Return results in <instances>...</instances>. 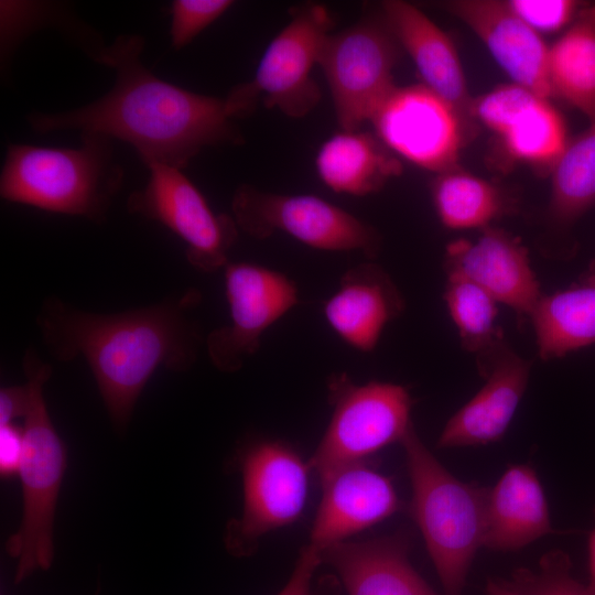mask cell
<instances>
[{
	"label": "cell",
	"instance_id": "obj_1",
	"mask_svg": "<svg viewBox=\"0 0 595 595\" xmlns=\"http://www.w3.org/2000/svg\"><path fill=\"white\" fill-rule=\"evenodd\" d=\"M144 40L119 35L101 45L94 60L115 71L108 93L79 108L31 112L30 127L98 132L131 144L145 165L161 163L183 170L206 147L240 145L244 136L225 98L197 94L152 74L141 62Z\"/></svg>",
	"mask_w": 595,
	"mask_h": 595
},
{
	"label": "cell",
	"instance_id": "obj_2",
	"mask_svg": "<svg viewBox=\"0 0 595 595\" xmlns=\"http://www.w3.org/2000/svg\"><path fill=\"white\" fill-rule=\"evenodd\" d=\"M201 295H182L120 313L79 310L56 296L46 298L36 325L53 358L83 356L96 380L115 430L125 432L134 405L159 367L188 370L203 344L191 310Z\"/></svg>",
	"mask_w": 595,
	"mask_h": 595
},
{
	"label": "cell",
	"instance_id": "obj_3",
	"mask_svg": "<svg viewBox=\"0 0 595 595\" xmlns=\"http://www.w3.org/2000/svg\"><path fill=\"white\" fill-rule=\"evenodd\" d=\"M77 148L9 144L0 174L4 201L104 223L123 170L112 139L83 131Z\"/></svg>",
	"mask_w": 595,
	"mask_h": 595
},
{
	"label": "cell",
	"instance_id": "obj_4",
	"mask_svg": "<svg viewBox=\"0 0 595 595\" xmlns=\"http://www.w3.org/2000/svg\"><path fill=\"white\" fill-rule=\"evenodd\" d=\"M412 488L411 515L443 585L462 595L486 530L488 489L453 476L412 426L401 441Z\"/></svg>",
	"mask_w": 595,
	"mask_h": 595
},
{
	"label": "cell",
	"instance_id": "obj_5",
	"mask_svg": "<svg viewBox=\"0 0 595 595\" xmlns=\"http://www.w3.org/2000/svg\"><path fill=\"white\" fill-rule=\"evenodd\" d=\"M23 370L31 399L23 418V453L18 473L22 516L19 528L6 543L7 553L17 560V584L52 566L54 519L67 468V450L53 425L43 394L52 367L41 360L34 349H28Z\"/></svg>",
	"mask_w": 595,
	"mask_h": 595
},
{
	"label": "cell",
	"instance_id": "obj_6",
	"mask_svg": "<svg viewBox=\"0 0 595 595\" xmlns=\"http://www.w3.org/2000/svg\"><path fill=\"white\" fill-rule=\"evenodd\" d=\"M333 19L324 4L293 8L289 23L272 39L250 82L236 85L225 97L234 119L250 116L260 101L285 116L300 119L321 100L312 77L320 53L332 32Z\"/></svg>",
	"mask_w": 595,
	"mask_h": 595
},
{
	"label": "cell",
	"instance_id": "obj_7",
	"mask_svg": "<svg viewBox=\"0 0 595 595\" xmlns=\"http://www.w3.org/2000/svg\"><path fill=\"white\" fill-rule=\"evenodd\" d=\"M334 410L309 464L321 480L347 465L365 462L381 448L400 442L413 426L412 399L396 383H354L339 375L328 385Z\"/></svg>",
	"mask_w": 595,
	"mask_h": 595
},
{
	"label": "cell",
	"instance_id": "obj_8",
	"mask_svg": "<svg viewBox=\"0 0 595 595\" xmlns=\"http://www.w3.org/2000/svg\"><path fill=\"white\" fill-rule=\"evenodd\" d=\"M232 218L247 235L283 232L318 250L358 251L375 259L381 237L369 224L316 195H284L242 184L231 199Z\"/></svg>",
	"mask_w": 595,
	"mask_h": 595
},
{
	"label": "cell",
	"instance_id": "obj_9",
	"mask_svg": "<svg viewBox=\"0 0 595 595\" xmlns=\"http://www.w3.org/2000/svg\"><path fill=\"white\" fill-rule=\"evenodd\" d=\"M399 47L381 14L361 18L327 35L317 65L325 75L342 130H358L393 89Z\"/></svg>",
	"mask_w": 595,
	"mask_h": 595
},
{
	"label": "cell",
	"instance_id": "obj_10",
	"mask_svg": "<svg viewBox=\"0 0 595 595\" xmlns=\"http://www.w3.org/2000/svg\"><path fill=\"white\" fill-rule=\"evenodd\" d=\"M244 504L228 522L225 547L235 556L251 555L268 532L298 520L307 498L310 464L279 441H258L238 455Z\"/></svg>",
	"mask_w": 595,
	"mask_h": 595
},
{
	"label": "cell",
	"instance_id": "obj_11",
	"mask_svg": "<svg viewBox=\"0 0 595 595\" xmlns=\"http://www.w3.org/2000/svg\"><path fill=\"white\" fill-rule=\"evenodd\" d=\"M147 166L149 180L129 196L128 212L159 221L180 237L186 246L187 261L195 269H224L238 237L232 216L216 214L181 169L161 163Z\"/></svg>",
	"mask_w": 595,
	"mask_h": 595
},
{
	"label": "cell",
	"instance_id": "obj_12",
	"mask_svg": "<svg viewBox=\"0 0 595 595\" xmlns=\"http://www.w3.org/2000/svg\"><path fill=\"white\" fill-rule=\"evenodd\" d=\"M369 121L394 155L436 174L457 166L468 130L457 111L422 84L396 85Z\"/></svg>",
	"mask_w": 595,
	"mask_h": 595
},
{
	"label": "cell",
	"instance_id": "obj_13",
	"mask_svg": "<svg viewBox=\"0 0 595 595\" xmlns=\"http://www.w3.org/2000/svg\"><path fill=\"white\" fill-rule=\"evenodd\" d=\"M224 277L230 322L210 332L205 342L215 368L235 372L259 349L266 331L300 300L289 277L263 266L229 262Z\"/></svg>",
	"mask_w": 595,
	"mask_h": 595
},
{
	"label": "cell",
	"instance_id": "obj_14",
	"mask_svg": "<svg viewBox=\"0 0 595 595\" xmlns=\"http://www.w3.org/2000/svg\"><path fill=\"white\" fill-rule=\"evenodd\" d=\"M445 268L478 284L520 318H530L542 298L528 250L517 237L497 227L482 229L474 241L448 244Z\"/></svg>",
	"mask_w": 595,
	"mask_h": 595
},
{
	"label": "cell",
	"instance_id": "obj_15",
	"mask_svg": "<svg viewBox=\"0 0 595 595\" xmlns=\"http://www.w3.org/2000/svg\"><path fill=\"white\" fill-rule=\"evenodd\" d=\"M485 44L511 78L538 96L550 99L549 50L541 34L498 0H453L442 4Z\"/></svg>",
	"mask_w": 595,
	"mask_h": 595
},
{
	"label": "cell",
	"instance_id": "obj_16",
	"mask_svg": "<svg viewBox=\"0 0 595 595\" xmlns=\"http://www.w3.org/2000/svg\"><path fill=\"white\" fill-rule=\"evenodd\" d=\"M321 482L323 494L309 543L318 552L347 541L401 507L391 480L366 462L342 467Z\"/></svg>",
	"mask_w": 595,
	"mask_h": 595
},
{
	"label": "cell",
	"instance_id": "obj_17",
	"mask_svg": "<svg viewBox=\"0 0 595 595\" xmlns=\"http://www.w3.org/2000/svg\"><path fill=\"white\" fill-rule=\"evenodd\" d=\"M381 17L399 45L411 57L421 84L450 104L468 126L473 119V99L450 35L418 7L405 1H383Z\"/></svg>",
	"mask_w": 595,
	"mask_h": 595
},
{
	"label": "cell",
	"instance_id": "obj_18",
	"mask_svg": "<svg viewBox=\"0 0 595 595\" xmlns=\"http://www.w3.org/2000/svg\"><path fill=\"white\" fill-rule=\"evenodd\" d=\"M530 368V363L508 345L502 347L482 372L485 385L446 422L437 446L452 448L499 441L527 389Z\"/></svg>",
	"mask_w": 595,
	"mask_h": 595
},
{
	"label": "cell",
	"instance_id": "obj_19",
	"mask_svg": "<svg viewBox=\"0 0 595 595\" xmlns=\"http://www.w3.org/2000/svg\"><path fill=\"white\" fill-rule=\"evenodd\" d=\"M403 309V298L390 275L379 264L367 261L342 275L336 291L325 301L323 313L343 342L369 353Z\"/></svg>",
	"mask_w": 595,
	"mask_h": 595
},
{
	"label": "cell",
	"instance_id": "obj_20",
	"mask_svg": "<svg viewBox=\"0 0 595 595\" xmlns=\"http://www.w3.org/2000/svg\"><path fill=\"white\" fill-rule=\"evenodd\" d=\"M409 538L399 532L364 541H343L320 552L348 595H441L409 561Z\"/></svg>",
	"mask_w": 595,
	"mask_h": 595
},
{
	"label": "cell",
	"instance_id": "obj_21",
	"mask_svg": "<svg viewBox=\"0 0 595 595\" xmlns=\"http://www.w3.org/2000/svg\"><path fill=\"white\" fill-rule=\"evenodd\" d=\"M548 500L528 464L508 467L488 490L483 547L515 551L553 533Z\"/></svg>",
	"mask_w": 595,
	"mask_h": 595
},
{
	"label": "cell",
	"instance_id": "obj_22",
	"mask_svg": "<svg viewBox=\"0 0 595 595\" xmlns=\"http://www.w3.org/2000/svg\"><path fill=\"white\" fill-rule=\"evenodd\" d=\"M315 170L333 192L365 196L400 175L402 165L376 134L342 130L320 147Z\"/></svg>",
	"mask_w": 595,
	"mask_h": 595
},
{
	"label": "cell",
	"instance_id": "obj_23",
	"mask_svg": "<svg viewBox=\"0 0 595 595\" xmlns=\"http://www.w3.org/2000/svg\"><path fill=\"white\" fill-rule=\"evenodd\" d=\"M530 320L544 360L594 345L595 270L573 286L542 295Z\"/></svg>",
	"mask_w": 595,
	"mask_h": 595
},
{
	"label": "cell",
	"instance_id": "obj_24",
	"mask_svg": "<svg viewBox=\"0 0 595 595\" xmlns=\"http://www.w3.org/2000/svg\"><path fill=\"white\" fill-rule=\"evenodd\" d=\"M552 96L595 118V4L585 3L549 50Z\"/></svg>",
	"mask_w": 595,
	"mask_h": 595
},
{
	"label": "cell",
	"instance_id": "obj_25",
	"mask_svg": "<svg viewBox=\"0 0 595 595\" xmlns=\"http://www.w3.org/2000/svg\"><path fill=\"white\" fill-rule=\"evenodd\" d=\"M431 195L441 223L450 229L482 230L515 209L513 199L499 186L458 166L436 174Z\"/></svg>",
	"mask_w": 595,
	"mask_h": 595
},
{
	"label": "cell",
	"instance_id": "obj_26",
	"mask_svg": "<svg viewBox=\"0 0 595 595\" xmlns=\"http://www.w3.org/2000/svg\"><path fill=\"white\" fill-rule=\"evenodd\" d=\"M549 215L571 227L595 206V118L572 140L551 167Z\"/></svg>",
	"mask_w": 595,
	"mask_h": 595
},
{
	"label": "cell",
	"instance_id": "obj_27",
	"mask_svg": "<svg viewBox=\"0 0 595 595\" xmlns=\"http://www.w3.org/2000/svg\"><path fill=\"white\" fill-rule=\"evenodd\" d=\"M444 300L463 347L476 355L482 374L507 345L495 324L498 302L478 284L455 272H447Z\"/></svg>",
	"mask_w": 595,
	"mask_h": 595
},
{
	"label": "cell",
	"instance_id": "obj_28",
	"mask_svg": "<svg viewBox=\"0 0 595 595\" xmlns=\"http://www.w3.org/2000/svg\"><path fill=\"white\" fill-rule=\"evenodd\" d=\"M496 137L510 160L549 170L569 142L562 115L542 97L521 109Z\"/></svg>",
	"mask_w": 595,
	"mask_h": 595
},
{
	"label": "cell",
	"instance_id": "obj_29",
	"mask_svg": "<svg viewBox=\"0 0 595 595\" xmlns=\"http://www.w3.org/2000/svg\"><path fill=\"white\" fill-rule=\"evenodd\" d=\"M512 583L528 595H592L586 585L572 576L570 558L560 550L545 553L537 573L518 570Z\"/></svg>",
	"mask_w": 595,
	"mask_h": 595
},
{
	"label": "cell",
	"instance_id": "obj_30",
	"mask_svg": "<svg viewBox=\"0 0 595 595\" xmlns=\"http://www.w3.org/2000/svg\"><path fill=\"white\" fill-rule=\"evenodd\" d=\"M232 4L231 0H174L170 26L172 46L180 50L190 44Z\"/></svg>",
	"mask_w": 595,
	"mask_h": 595
},
{
	"label": "cell",
	"instance_id": "obj_31",
	"mask_svg": "<svg viewBox=\"0 0 595 595\" xmlns=\"http://www.w3.org/2000/svg\"><path fill=\"white\" fill-rule=\"evenodd\" d=\"M506 2L539 34L567 29L585 4L574 0H508Z\"/></svg>",
	"mask_w": 595,
	"mask_h": 595
},
{
	"label": "cell",
	"instance_id": "obj_32",
	"mask_svg": "<svg viewBox=\"0 0 595 595\" xmlns=\"http://www.w3.org/2000/svg\"><path fill=\"white\" fill-rule=\"evenodd\" d=\"M321 563L320 552L307 544L302 549L288 582L277 595H310L312 577Z\"/></svg>",
	"mask_w": 595,
	"mask_h": 595
},
{
	"label": "cell",
	"instance_id": "obj_33",
	"mask_svg": "<svg viewBox=\"0 0 595 595\" xmlns=\"http://www.w3.org/2000/svg\"><path fill=\"white\" fill-rule=\"evenodd\" d=\"M23 453V429L14 423L0 425V474L18 475Z\"/></svg>",
	"mask_w": 595,
	"mask_h": 595
},
{
	"label": "cell",
	"instance_id": "obj_34",
	"mask_svg": "<svg viewBox=\"0 0 595 595\" xmlns=\"http://www.w3.org/2000/svg\"><path fill=\"white\" fill-rule=\"evenodd\" d=\"M31 399L28 382L20 386L3 387L0 390V425L13 423L24 418Z\"/></svg>",
	"mask_w": 595,
	"mask_h": 595
},
{
	"label": "cell",
	"instance_id": "obj_35",
	"mask_svg": "<svg viewBox=\"0 0 595 595\" xmlns=\"http://www.w3.org/2000/svg\"><path fill=\"white\" fill-rule=\"evenodd\" d=\"M487 595H528L518 588L513 583L488 581L486 586Z\"/></svg>",
	"mask_w": 595,
	"mask_h": 595
},
{
	"label": "cell",
	"instance_id": "obj_36",
	"mask_svg": "<svg viewBox=\"0 0 595 595\" xmlns=\"http://www.w3.org/2000/svg\"><path fill=\"white\" fill-rule=\"evenodd\" d=\"M588 570L589 580L586 585L592 595H595V527L588 537Z\"/></svg>",
	"mask_w": 595,
	"mask_h": 595
}]
</instances>
